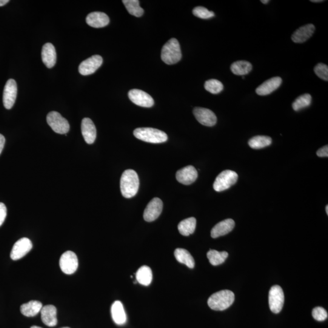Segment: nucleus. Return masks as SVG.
Listing matches in <instances>:
<instances>
[{"instance_id":"nucleus-1","label":"nucleus","mask_w":328,"mask_h":328,"mask_svg":"<svg viewBox=\"0 0 328 328\" xmlns=\"http://www.w3.org/2000/svg\"><path fill=\"white\" fill-rule=\"evenodd\" d=\"M121 190L125 198H131L138 192L139 179L138 174L133 170H127L122 174L121 178Z\"/></svg>"},{"instance_id":"nucleus-2","label":"nucleus","mask_w":328,"mask_h":328,"mask_svg":"<svg viewBox=\"0 0 328 328\" xmlns=\"http://www.w3.org/2000/svg\"><path fill=\"white\" fill-rule=\"evenodd\" d=\"M235 300V294L229 290H222L211 295L207 303L214 310H224L229 308Z\"/></svg>"},{"instance_id":"nucleus-3","label":"nucleus","mask_w":328,"mask_h":328,"mask_svg":"<svg viewBox=\"0 0 328 328\" xmlns=\"http://www.w3.org/2000/svg\"><path fill=\"white\" fill-rule=\"evenodd\" d=\"M137 139L152 144H160L166 142L167 134L164 131L152 128H138L133 132Z\"/></svg>"},{"instance_id":"nucleus-4","label":"nucleus","mask_w":328,"mask_h":328,"mask_svg":"<svg viewBox=\"0 0 328 328\" xmlns=\"http://www.w3.org/2000/svg\"><path fill=\"white\" fill-rule=\"evenodd\" d=\"M181 58L182 54L179 42L176 39H170L162 48V61L167 65H173L180 61Z\"/></svg>"},{"instance_id":"nucleus-5","label":"nucleus","mask_w":328,"mask_h":328,"mask_svg":"<svg viewBox=\"0 0 328 328\" xmlns=\"http://www.w3.org/2000/svg\"><path fill=\"white\" fill-rule=\"evenodd\" d=\"M238 178L237 173L233 171L224 170L216 177L213 183V189L218 192L229 189L232 185L236 184Z\"/></svg>"},{"instance_id":"nucleus-6","label":"nucleus","mask_w":328,"mask_h":328,"mask_svg":"<svg viewBox=\"0 0 328 328\" xmlns=\"http://www.w3.org/2000/svg\"><path fill=\"white\" fill-rule=\"evenodd\" d=\"M47 122L54 132L66 135L70 131L69 122L57 111H51L47 118Z\"/></svg>"},{"instance_id":"nucleus-7","label":"nucleus","mask_w":328,"mask_h":328,"mask_svg":"<svg viewBox=\"0 0 328 328\" xmlns=\"http://www.w3.org/2000/svg\"><path fill=\"white\" fill-rule=\"evenodd\" d=\"M284 295L282 288L278 285L271 287L269 293V304L271 311L278 313L283 309Z\"/></svg>"},{"instance_id":"nucleus-8","label":"nucleus","mask_w":328,"mask_h":328,"mask_svg":"<svg viewBox=\"0 0 328 328\" xmlns=\"http://www.w3.org/2000/svg\"><path fill=\"white\" fill-rule=\"evenodd\" d=\"M59 263L63 272L67 275L73 274L78 268V256L72 251H67L61 256Z\"/></svg>"},{"instance_id":"nucleus-9","label":"nucleus","mask_w":328,"mask_h":328,"mask_svg":"<svg viewBox=\"0 0 328 328\" xmlns=\"http://www.w3.org/2000/svg\"><path fill=\"white\" fill-rule=\"evenodd\" d=\"M17 96V85L15 80H8L6 84L4 96H3V102L5 108L10 110L15 104Z\"/></svg>"},{"instance_id":"nucleus-10","label":"nucleus","mask_w":328,"mask_h":328,"mask_svg":"<svg viewBox=\"0 0 328 328\" xmlns=\"http://www.w3.org/2000/svg\"><path fill=\"white\" fill-rule=\"evenodd\" d=\"M103 59L101 56L95 55L91 57L80 64L79 72L82 76L91 75L101 67Z\"/></svg>"},{"instance_id":"nucleus-11","label":"nucleus","mask_w":328,"mask_h":328,"mask_svg":"<svg viewBox=\"0 0 328 328\" xmlns=\"http://www.w3.org/2000/svg\"><path fill=\"white\" fill-rule=\"evenodd\" d=\"M32 248L33 243L30 239L28 238L20 239L14 245L11 253V258L13 260H19L24 257L32 249Z\"/></svg>"},{"instance_id":"nucleus-12","label":"nucleus","mask_w":328,"mask_h":328,"mask_svg":"<svg viewBox=\"0 0 328 328\" xmlns=\"http://www.w3.org/2000/svg\"><path fill=\"white\" fill-rule=\"evenodd\" d=\"M128 97H129L130 101L134 104L142 107H152L155 103L152 96L140 90H130L128 93Z\"/></svg>"},{"instance_id":"nucleus-13","label":"nucleus","mask_w":328,"mask_h":328,"mask_svg":"<svg viewBox=\"0 0 328 328\" xmlns=\"http://www.w3.org/2000/svg\"><path fill=\"white\" fill-rule=\"evenodd\" d=\"M162 209H163V202L161 199L155 198L147 205L144 212V219L147 222H152L160 216Z\"/></svg>"},{"instance_id":"nucleus-14","label":"nucleus","mask_w":328,"mask_h":328,"mask_svg":"<svg viewBox=\"0 0 328 328\" xmlns=\"http://www.w3.org/2000/svg\"><path fill=\"white\" fill-rule=\"evenodd\" d=\"M194 116L197 121L207 127H213L217 122L215 113L207 108L196 107L193 110Z\"/></svg>"},{"instance_id":"nucleus-15","label":"nucleus","mask_w":328,"mask_h":328,"mask_svg":"<svg viewBox=\"0 0 328 328\" xmlns=\"http://www.w3.org/2000/svg\"><path fill=\"white\" fill-rule=\"evenodd\" d=\"M198 172L192 165L182 168L177 172L176 178L177 181L184 185H190L198 178Z\"/></svg>"},{"instance_id":"nucleus-16","label":"nucleus","mask_w":328,"mask_h":328,"mask_svg":"<svg viewBox=\"0 0 328 328\" xmlns=\"http://www.w3.org/2000/svg\"><path fill=\"white\" fill-rule=\"evenodd\" d=\"M81 130L85 141L88 144H92L96 139L97 131L95 124L90 118L82 120Z\"/></svg>"},{"instance_id":"nucleus-17","label":"nucleus","mask_w":328,"mask_h":328,"mask_svg":"<svg viewBox=\"0 0 328 328\" xmlns=\"http://www.w3.org/2000/svg\"><path fill=\"white\" fill-rule=\"evenodd\" d=\"M282 79L279 77H275L264 82L256 88V93L259 96H267L273 92L280 87Z\"/></svg>"},{"instance_id":"nucleus-18","label":"nucleus","mask_w":328,"mask_h":328,"mask_svg":"<svg viewBox=\"0 0 328 328\" xmlns=\"http://www.w3.org/2000/svg\"><path fill=\"white\" fill-rule=\"evenodd\" d=\"M315 28L312 24H308L299 28L291 37L292 41L295 44H302L306 42L314 33Z\"/></svg>"},{"instance_id":"nucleus-19","label":"nucleus","mask_w":328,"mask_h":328,"mask_svg":"<svg viewBox=\"0 0 328 328\" xmlns=\"http://www.w3.org/2000/svg\"><path fill=\"white\" fill-rule=\"evenodd\" d=\"M235 227V221L232 219H227L219 222L215 225L211 231V236L213 238L220 237L227 235Z\"/></svg>"},{"instance_id":"nucleus-20","label":"nucleus","mask_w":328,"mask_h":328,"mask_svg":"<svg viewBox=\"0 0 328 328\" xmlns=\"http://www.w3.org/2000/svg\"><path fill=\"white\" fill-rule=\"evenodd\" d=\"M87 24L90 27L101 28L106 27L110 23L109 17L106 14L94 12L88 14L86 19Z\"/></svg>"},{"instance_id":"nucleus-21","label":"nucleus","mask_w":328,"mask_h":328,"mask_svg":"<svg viewBox=\"0 0 328 328\" xmlns=\"http://www.w3.org/2000/svg\"><path fill=\"white\" fill-rule=\"evenodd\" d=\"M42 58L43 62L48 68H52L56 65L57 54L55 47L52 44L47 43L44 45L42 51Z\"/></svg>"},{"instance_id":"nucleus-22","label":"nucleus","mask_w":328,"mask_h":328,"mask_svg":"<svg viewBox=\"0 0 328 328\" xmlns=\"http://www.w3.org/2000/svg\"><path fill=\"white\" fill-rule=\"evenodd\" d=\"M41 318L44 323L48 326L53 327L58 324L57 309L54 305H46L41 310Z\"/></svg>"},{"instance_id":"nucleus-23","label":"nucleus","mask_w":328,"mask_h":328,"mask_svg":"<svg viewBox=\"0 0 328 328\" xmlns=\"http://www.w3.org/2000/svg\"><path fill=\"white\" fill-rule=\"evenodd\" d=\"M111 316L115 323L122 325L126 323L127 315L125 312L123 304L120 301H116L111 306Z\"/></svg>"},{"instance_id":"nucleus-24","label":"nucleus","mask_w":328,"mask_h":328,"mask_svg":"<svg viewBox=\"0 0 328 328\" xmlns=\"http://www.w3.org/2000/svg\"><path fill=\"white\" fill-rule=\"evenodd\" d=\"M43 304L41 301L31 300L27 303L22 304L21 311L23 315L26 316H34L41 311Z\"/></svg>"},{"instance_id":"nucleus-25","label":"nucleus","mask_w":328,"mask_h":328,"mask_svg":"<svg viewBox=\"0 0 328 328\" xmlns=\"http://www.w3.org/2000/svg\"><path fill=\"white\" fill-rule=\"evenodd\" d=\"M136 278L139 283L147 286L152 283L153 273L152 269L147 266H143L139 268L136 273Z\"/></svg>"},{"instance_id":"nucleus-26","label":"nucleus","mask_w":328,"mask_h":328,"mask_svg":"<svg viewBox=\"0 0 328 328\" xmlns=\"http://www.w3.org/2000/svg\"><path fill=\"white\" fill-rule=\"evenodd\" d=\"M175 256L177 261L186 265L190 269H193L195 267V260L189 251L178 248L175 251Z\"/></svg>"},{"instance_id":"nucleus-27","label":"nucleus","mask_w":328,"mask_h":328,"mask_svg":"<svg viewBox=\"0 0 328 328\" xmlns=\"http://www.w3.org/2000/svg\"><path fill=\"white\" fill-rule=\"evenodd\" d=\"M196 226V219L191 217L184 219L179 222L178 229L182 235L188 236L195 232Z\"/></svg>"},{"instance_id":"nucleus-28","label":"nucleus","mask_w":328,"mask_h":328,"mask_svg":"<svg viewBox=\"0 0 328 328\" xmlns=\"http://www.w3.org/2000/svg\"><path fill=\"white\" fill-rule=\"evenodd\" d=\"M230 70L236 76H244L249 74L252 70V65L250 62L240 61L234 62L231 65Z\"/></svg>"},{"instance_id":"nucleus-29","label":"nucleus","mask_w":328,"mask_h":328,"mask_svg":"<svg viewBox=\"0 0 328 328\" xmlns=\"http://www.w3.org/2000/svg\"><path fill=\"white\" fill-rule=\"evenodd\" d=\"M207 258L209 259L210 264L213 266H218L226 261V259L229 256V253L227 252H218L216 250H210L207 252Z\"/></svg>"},{"instance_id":"nucleus-30","label":"nucleus","mask_w":328,"mask_h":328,"mask_svg":"<svg viewBox=\"0 0 328 328\" xmlns=\"http://www.w3.org/2000/svg\"><path fill=\"white\" fill-rule=\"evenodd\" d=\"M272 142V139L269 136H257L250 139L249 145L253 149H261L269 146Z\"/></svg>"},{"instance_id":"nucleus-31","label":"nucleus","mask_w":328,"mask_h":328,"mask_svg":"<svg viewBox=\"0 0 328 328\" xmlns=\"http://www.w3.org/2000/svg\"><path fill=\"white\" fill-rule=\"evenodd\" d=\"M122 2L131 15L136 17L143 15L144 11L143 9L140 7L138 0H123Z\"/></svg>"},{"instance_id":"nucleus-32","label":"nucleus","mask_w":328,"mask_h":328,"mask_svg":"<svg viewBox=\"0 0 328 328\" xmlns=\"http://www.w3.org/2000/svg\"><path fill=\"white\" fill-rule=\"evenodd\" d=\"M311 102V96L309 94H304L295 99V101L293 102L292 108L295 111H300L303 108L309 107Z\"/></svg>"},{"instance_id":"nucleus-33","label":"nucleus","mask_w":328,"mask_h":328,"mask_svg":"<svg viewBox=\"0 0 328 328\" xmlns=\"http://www.w3.org/2000/svg\"><path fill=\"white\" fill-rule=\"evenodd\" d=\"M205 89L213 95H217L224 89L223 85L220 81L216 79H210L205 82Z\"/></svg>"},{"instance_id":"nucleus-34","label":"nucleus","mask_w":328,"mask_h":328,"mask_svg":"<svg viewBox=\"0 0 328 328\" xmlns=\"http://www.w3.org/2000/svg\"><path fill=\"white\" fill-rule=\"evenodd\" d=\"M193 14L194 16L202 19H209L215 16L212 11H209L207 9L201 7L194 8Z\"/></svg>"},{"instance_id":"nucleus-35","label":"nucleus","mask_w":328,"mask_h":328,"mask_svg":"<svg viewBox=\"0 0 328 328\" xmlns=\"http://www.w3.org/2000/svg\"><path fill=\"white\" fill-rule=\"evenodd\" d=\"M314 72L319 78L323 79V81H327L328 80V67L326 65L318 64L314 68Z\"/></svg>"},{"instance_id":"nucleus-36","label":"nucleus","mask_w":328,"mask_h":328,"mask_svg":"<svg viewBox=\"0 0 328 328\" xmlns=\"http://www.w3.org/2000/svg\"><path fill=\"white\" fill-rule=\"evenodd\" d=\"M312 314L313 318L316 321H323L327 318V312L322 307H316L312 310Z\"/></svg>"},{"instance_id":"nucleus-37","label":"nucleus","mask_w":328,"mask_h":328,"mask_svg":"<svg viewBox=\"0 0 328 328\" xmlns=\"http://www.w3.org/2000/svg\"><path fill=\"white\" fill-rule=\"evenodd\" d=\"M7 216V209L5 204L0 202V226L5 222Z\"/></svg>"},{"instance_id":"nucleus-38","label":"nucleus","mask_w":328,"mask_h":328,"mask_svg":"<svg viewBox=\"0 0 328 328\" xmlns=\"http://www.w3.org/2000/svg\"><path fill=\"white\" fill-rule=\"evenodd\" d=\"M316 155L318 157H321V158H324V157H327L328 156V146L327 145H326V146H324L323 147H322L320 148L317 151V152H316Z\"/></svg>"},{"instance_id":"nucleus-39","label":"nucleus","mask_w":328,"mask_h":328,"mask_svg":"<svg viewBox=\"0 0 328 328\" xmlns=\"http://www.w3.org/2000/svg\"><path fill=\"white\" fill-rule=\"evenodd\" d=\"M5 144V138L4 136H3L0 134V155H1L3 150H4Z\"/></svg>"},{"instance_id":"nucleus-40","label":"nucleus","mask_w":328,"mask_h":328,"mask_svg":"<svg viewBox=\"0 0 328 328\" xmlns=\"http://www.w3.org/2000/svg\"><path fill=\"white\" fill-rule=\"evenodd\" d=\"M10 2L9 0H0V7H4V6L8 4Z\"/></svg>"},{"instance_id":"nucleus-41","label":"nucleus","mask_w":328,"mask_h":328,"mask_svg":"<svg viewBox=\"0 0 328 328\" xmlns=\"http://www.w3.org/2000/svg\"><path fill=\"white\" fill-rule=\"evenodd\" d=\"M261 2L263 4H267L269 2V0H261Z\"/></svg>"},{"instance_id":"nucleus-42","label":"nucleus","mask_w":328,"mask_h":328,"mask_svg":"<svg viewBox=\"0 0 328 328\" xmlns=\"http://www.w3.org/2000/svg\"><path fill=\"white\" fill-rule=\"evenodd\" d=\"M313 3H320V2H323V0H312V1H310Z\"/></svg>"},{"instance_id":"nucleus-43","label":"nucleus","mask_w":328,"mask_h":328,"mask_svg":"<svg viewBox=\"0 0 328 328\" xmlns=\"http://www.w3.org/2000/svg\"><path fill=\"white\" fill-rule=\"evenodd\" d=\"M326 212L327 215H328V205H326Z\"/></svg>"},{"instance_id":"nucleus-44","label":"nucleus","mask_w":328,"mask_h":328,"mask_svg":"<svg viewBox=\"0 0 328 328\" xmlns=\"http://www.w3.org/2000/svg\"><path fill=\"white\" fill-rule=\"evenodd\" d=\"M31 328H42L41 327L37 326H33L31 327Z\"/></svg>"},{"instance_id":"nucleus-45","label":"nucleus","mask_w":328,"mask_h":328,"mask_svg":"<svg viewBox=\"0 0 328 328\" xmlns=\"http://www.w3.org/2000/svg\"><path fill=\"white\" fill-rule=\"evenodd\" d=\"M62 328H70V327H62Z\"/></svg>"}]
</instances>
